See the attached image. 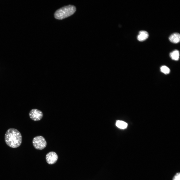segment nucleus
I'll list each match as a JSON object with an SVG mask.
<instances>
[{
	"label": "nucleus",
	"instance_id": "obj_1",
	"mask_svg": "<svg viewBox=\"0 0 180 180\" xmlns=\"http://www.w3.org/2000/svg\"><path fill=\"white\" fill-rule=\"evenodd\" d=\"M4 140L8 146L13 148H17L22 144V136L17 130L10 128L8 129L5 133Z\"/></svg>",
	"mask_w": 180,
	"mask_h": 180
},
{
	"label": "nucleus",
	"instance_id": "obj_2",
	"mask_svg": "<svg viewBox=\"0 0 180 180\" xmlns=\"http://www.w3.org/2000/svg\"><path fill=\"white\" fill-rule=\"evenodd\" d=\"M76 10V7L74 6H66L56 11L54 14V17L57 19H63L73 14Z\"/></svg>",
	"mask_w": 180,
	"mask_h": 180
},
{
	"label": "nucleus",
	"instance_id": "obj_3",
	"mask_svg": "<svg viewBox=\"0 0 180 180\" xmlns=\"http://www.w3.org/2000/svg\"><path fill=\"white\" fill-rule=\"evenodd\" d=\"M32 143L34 147L36 149L42 150L46 146L47 143L44 138L42 136H38L33 139Z\"/></svg>",
	"mask_w": 180,
	"mask_h": 180
},
{
	"label": "nucleus",
	"instance_id": "obj_4",
	"mask_svg": "<svg viewBox=\"0 0 180 180\" xmlns=\"http://www.w3.org/2000/svg\"><path fill=\"white\" fill-rule=\"evenodd\" d=\"M29 116L30 118L35 121L40 120L43 116L42 112L40 110L36 109H33L30 111Z\"/></svg>",
	"mask_w": 180,
	"mask_h": 180
},
{
	"label": "nucleus",
	"instance_id": "obj_5",
	"mask_svg": "<svg viewBox=\"0 0 180 180\" xmlns=\"http://www.w3.org/2000/svg\"><path fill=\"white\" fill-rule=\"evenodd\" d=\"M58 155L54 152H49L46 156V161L49 164H52L55 163L58 160Z\"/></svg>",
	"mask_w": 180,
	"mask_h": 180
},
{
	"label": "nucleus",
	"instance_id": "obj_6",
	"mask_svg": "<svg viewBox=\"0 0 180 180\" xmlns=\"http://www.w3.org/2000/svg\"><path fill=\"white\" fill-rule=\"evenodd\" d=\"M170 41L172 43L176 44L180 41V34L178 32H175L171 34L169 37Z\"/></svg>",
	"mask_w": 180,
	"mask_h": 180
},
{
	"label": "nucleus",
	"instance_id": "obj_7",
	"mask_svg": "<svg viewBox=\"0 0 180 180\" xmlns=\"http://www.w3.org/2000/svg\"><path fill=\"white\" fill-rule=\"evenodd\" d=\"M149 34L147 32L144 30H141L139 32L137 36V39L140 41H143L146 40Z\"/></svg>",
	"mask_w": 180,
	"mask_h": 180
},
{
	"label": "nucleus",
	"instance_id": "obj_8",
	"mask_svg": "<svg viewBox=\"0 0 180 180\" xmlns=\"http://www.w3.org/2000/svg\"><path fill=\"white\" fill-rule=\"evenodd\" d=\"M179 52L177 50H174L170 54V56L171 58L174 60H178L179 58Z\"/></svg>",
	"mask_w": 180,
	"mask_h": 180
},
{
	"label": "nucleus",
	"instance_id": "obj_9",
	"mask_svg": "<svg viewBox=\"0 0 180 180\" xmlns=\"http://www.w3.org/2000/svg\"><path fill=\"white\" fill-rule=\"evenodd\" d=\"M116 125L118 128L122 129L126 128L127 126V124L125 122L118 120L116 121Z\"/></svg>",
	"mask_w": 180,
	"mask_h": 180
},
{
	"label": "nucleus",
	"instance_id": "obj_10",
	"mask_svg": "<svg viewBox=\"0 0 180 180\" xmlns=\"http://www.w3.org/2000/svg\"><path fill=\"white\" fill-rule=\"evenodd\" d=\"M161 71L165 74H168L170 72V69L167 66H162L160 68Z\"/></svg>",
	"mask_w": 180,
	"mask_h": 180
},
{
	"label": "nucleus",
	"instance_id": "obj_11",
	"mask_svg": "<svg viewBox=\"0 0 180 180\" xmlns=\"http://www.w3.org/2000/svg\"><path fill=\"white\" fill-rule=\"evenodd\" d=\"M172 180H180V173H176L173 178Z\"/></svg>",
	"mask_w": 180,
	"mask_h": 180
}]
</instances>
